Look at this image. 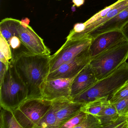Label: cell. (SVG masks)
I'll use <instances>...</instances> for the list:
<instances>
[{"instance_id": "cell-1", "label": "cell", "mask_w": 128, "mask_h": 128, "mask_svg": "<svg viewBox=\"0 0 128 128\" xmlns=\"http://www.w3.org/2000/svg\"><path fill=\"white\" fill-rule=\"evenodd\" d=\"M12 60L15 68L28 90V98H42L45 82L50 72V55L35 54L28 50L16 52Z\"/></svg>"}, {"instance_id": "cell-2", "label": "cell", "mask_w": 128, "mask_h": 128, "mask_svg": "<svg viewBox=\"0 0 128 128\" xmlns=\"http://www.w3.org/2000/svg\"><path fill=\"white\" fill-rule=\"evenodd\" d=\"M128 81V62H125L109 75L100 80L70 100L86 104L102 98L109 100L114 94Z\"/></svg>"}, {"instance_id": "cell-3", "label": "cell", "mask_w": 128, "mask_h": 128, "mask_svg": "<svg viewBox=\"0 0 128 128\" xmlns=\"http://www.w3.org/2000/svg\"><path fill=\"white\" fill-rule=\"evenodd\" d=\"M28 90L16 71L12 59L0 83V105L13 111L28 98Z\"/></svg>"}, {"instance_id": "cell-4", "label": "cell", "mask_w": 128, "mask_h": 128, "mask_svg": "<svg viewBox=\"0 0 128 128\" xmlns=\"http://www.w3.org/2000/svg\"><path fill=\"white\" fill-rule=\"evenodd\" d=\"M128 59V40H123L91 59L90 64L96 78L110 75Z\"/></svg>"}, {"instance_id": "cell-5", "label": "cell", "mask_w": 128, "mask_h": 128, "mask_svg": "<svg viewBox=\"0 0 128 128\" xmlns=\"http://www.w3.org/2000/svg\"><path fill=\"white\" fill-rule=\"evenodd\" d=\"M52 102L42 98H28L12 111L22 128H36Z\"/></svg>"}, {"instance_id": "cell-6", "label": "cell", "mask_w": 128, "mask_h": 128, "mask_svg": "<svg viewBox=\"0 0 128 128\" xmlns=\"http://www.w3.org/2000/svg\"><path fill=\"white\" fill-rule=\"evenodd\" d=\"M92 39L87 35H84L82 37L66 38V41L62 47L55 54L50 55V72L89 50Z\"/></svg>"}, {"instance_id": "cell-7", "label": "cell", "mask_w": 128, "mask_h": 128, "mask_svg": "<svg viewBox=\"0 0 128 128\" xmlns=\"http://www.w3.org/2000/svg\"><path fill=\"white\" fill-rule=\"evenodd\" d=\"M12 25L23 45L30 52L42 55H50V51L43 40L27 23L10 18Z\"/></svg>"}, {"instance_id": "cell-8", "label": "cell", "mask_w": 128, "mask_h": 128, "mask_svg": "<svg viewBox=\"0 0 128 128\" xmlns=\"http://www.w3.org/2000/svg\"><path fill=\"white\" fill-rule=\"evenodd\" d=\"M91 58L89 50L64 64L56 70L50 72L47 80L60 78H72L75 77L84 67L90 64Z\"/></svg>"}, {"instance_id": "cell-9", "label": "cell", "mask_w": 128, "mask_h": 128, "mask_svg": "<svg viewBox=\"0 0 128 128\" xmlns=\"http://www.w3.org/2000/svg\"><path fill=\"white\" fill-rule=\"evenodd\" d=\"M74 78L47 80L42 88V98L52 101L63 98H71V85Z\"/></svg>"}, {"instance_id": "cell-10", "label": "cell", "mask_w": 128, "mask_h": 128, "mask_svg": "<svg viewBox=\"0 0 128 128\" xmlns=\"http://www.w3.org/2000/svg\"><path fill=\"white\" fill-rule=\"evenodd\" d=\"M126 39L120 30L108 31L92 38L89 48L91 59L114 45Z\"/></svg>"}, {"instance_id": "cell-11", "label": "cell", "mask_w": 128, "mask_h": 128, "mask_svg": "<svg viewBox=\"0 0 128 128\" xmlns=\"http://www.w3.org/2000/svg\"><path fill=\"white\" fill-rule=\"evenodd\" d=\"M98 80L90 64L84 67L73 79L71 87V98L83 92Z\"/></svg>"}, {"instance_id": "cell-12", "label": "cell", "mask_w": 128, "mask_h": 128, "mask_svg": "<svg viewBox=\"0 0 128 128\" xmlns=\"http://www.w3.org/2000/svg\"><path fill=\"white\" fill-rule=\"evenodd\" d=\"M128 22V6L119 12L113 18L100 25L87 34L92 38L99 34L111 30H121Z\"/></svg>"}, {"instance_id": "cell-13", "label": "cell", "mask_w": 128, "mask_h": 128, "mask_svg": "<svg viewBox=\"0 0 128 128\" xmlns=\"http://www.w3.org/2000/svg\"><path fill=\"white\" fill-rule=\"evenodd\" d=\"M70 101V99L66 98L53 101L50 108L37 124L36 128H56L57 113Z\"/></svg>"}, {"instance_id": "cell-14", "label": "cell", "mask_w": 128, "mask_h": 128, "mask_svg": "<svg viewBox=\"0 0 128 128\" xmlns=\"http://www.w3.org/2000/svg\"><path fill=\"white\" fill-rule=\"evenodd\" d=\"M86 104L76 102L70 100L56 114V128H60L64 124L82 110Z\"/></svg>"}, {"instance_id": "cell-15", "label": "cell", "mask_w": 128, "mask_h": 128, "mask_svg": "<svg viewBox=\"0 0 128 128\" xmlns=\"http://www.w3.org/2000/svg\"><path fill=\"white\" fill-rule=\"evenodd\" d=\"M128 6V0H118L116 2L114 6L108 12L107 14L103 18L99 21L92 26L84 30L83 32L77 35L70 36V37H82L84 35H87L90 32L96 28L107 22L116 16L119 12Z\"/></svg>"}, {"instance_id": "cell-16", "label": "cell", "mask_w": 128, "mask_h": 128, "mask_svg": "<svg viewBox=\"0 0 128 128\" xmlns=\"http://www.w3.org/2000/svg\"><path fill=\"white\" fill-rule=\"evenodd\" d=\"M120 114L114 104L110 103L98 116L102 128H108L118 118Z\"/></svg>"}, {"instance_id": "cell-17", "label": "cell", "mask_w": 128, "mask_h": 128, "mask_svg": "<svg viewBox=\"0 0 128 128\" xmlns=\"http://www.w3.org/2000/svg\"><path fill=\"white\" fill-rule=\"evenodd\" d=\"M0 128H22L12 110L0 106Z\"/></svg>"}, {"instance_id": "cell-18", "label": "cell", "mask_w": 128, "mask_h": 128, "mask_svg": "<svg viewBox=\"0 0 128 128\" xmlns=\"http://www.w3.org/2000/svg\"><path fill=\"white\" fill-rule=\"evenodd\" d=\"M110 103L107 98L98 99L86 104L83 107L82 110L88 114L98 116Z\"/></svg>"}, {"instance_id": "cell-19", "label": "cell", "mask_w": 128, "mask_h": 128, "mask_svg": "<svg viewBox=\"0 0 128 128\" xmlns=\"http://www.w3.org/2000/svg\"><path fill=\"white\" fill-rule=\"evenodd\" d=\"M77 128H102L98 116L90 114H87L86 117L83 122Z\"/></svg>"}, {"instance_id": "cell-20", "label": "cell", "mask_w": 128, "mask_h": 128, "mask_svg": "<svg viewBox=\"0 0 128 128\" xmlns=\"http://www.w3.org/2000/svg\"><path fill=\"white\" fill-rule=\"evenodd\" d=\"M87 114V113L81 110L64 124L60 128H77V126L83 122L85 120Z\"/></svg>"}, {"instance_id": "cell-21", "label": "cell", "mask_w": 128, "mask_h": 128, "mask_svg": "<svg viewBox=\"0 0 128 128\" xmlns=\"http://www.w3.org/2000/svg\"><path fill=\"white\" fill-rule=\"evenodd\" d=\"M128 97V81L118 90L109 100L110 103L114 104Z\"/></svg>"}, {"instance_id": "cell-22", "label": "cell", "mask_w": 128, "mask_h": 128, "mask_svg": "<svg viewBox=\"0 0 128 128\" xmlns=\"http://www.w3.org/2000/svg\"><path fill=\"white\" fill-rule=\"evenodd\" d=\"M0 35V52L4 55L8 60L10 61L13 56L11 48L5 38L1 34Z\"/></svg>"}, {"instance_id": "cell-23", "label": "cell", "mask_w": 128, "mask_h": 128, "mask_svg": "<svg viewBox=\"0 0 128 128\" xmlns=\"http://www.w3.org/2000/svg\"><path fill=\"white\" fill-rule=\"evenodd\" d=\"M113 104L120 115H128V97Z\"/></svg>"}, {"instance_id": "cell-24", "label": "cell", "mask_w": 128, "mask_h": 128, "mask_svg": "<svg viewBox=\"0 0 128 128\" xmlns=\"http://www.w3.org/2000/svg\"><path fill=\"white\" fill-rule=\"evenodd\" d=\"M108 128H128V115H120Z\"/></svg>"}, {"instance_id": "cell-25", "label": "cell", "mask_w": 128, "mask_h": 128, "mask_svg": "<svg viewBox=\"0 0 128 128\" xmlns=\"http://www.w3.org/2000/svg\"><path fill=\"white\" fill-rule=\"evenodd\" d=\"M8 67L1 62H0V83L2 81Z\"/></svg>"}, {"instance_id": "cell-26", "label": "cell", "mask_w": 128, "mask_h": 128, "mask_svg": "<svg viewBox=\"0 0 128 128\" xmlns=\"http://www.w3.org/2000/svg\"><path fill=\"white\" fill-rule=\"evenodd\" d=\"M120 30L125 36L126 38L128 40V22L122 27Z\"/></svg>"}, {"instance_id": "cell-27", "label": "cell", "mask_w": 128, "mask_h": 128, "mask_svg": "<svg viewBox=\"0 0 128 128\" xmlns=\"http://www.w3.org/2000/svg\"><path fill=\"white\" fill-rule=\"evenodd\" d=\"M0 62H1L4 64L7 67H8L10 61L6 59V58L4 56V55L0 52Z\"/></svg>"}, {"instance_id": "cell-28", "label": "cell", "mask_w": 128, "mask_h": 128, "mask_svg": "<svg viewBox=\"0 0 128 128\" xmlns=\"http://www.w3.org/2000/svg\"><path fill=\"white\" fill-rule=\"evenodd\" d=\"M72 2L74 4V6L77 7H79L84 5L85 2V0H72Z\"/></svg>"}, {"instance_id": "cell-29", "label": "cell", "mask_w": 128, "mask_h": 128, "mask_svg": "<svg viewBox=\"0 0 128 128\" xmlns=\"http://www.w3.org/2000/svg\"><path fill=\"white\" fill-rule=\"evenodd\" d=\"M58 0V1H60V0Z\"/></svg>"}]
</instances>
